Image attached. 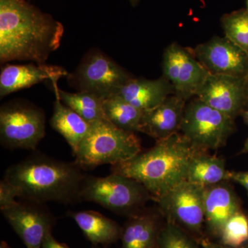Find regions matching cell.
I'll return each mask as SVG.
<instances>
[{
	"label": "cell",
	"instance_id": "19",
	"mask_svg": "<svg viewBox=\"0 0 248 248\" xmlns=\"http://www.w3.org/2000/svg\"><path fill=\"white\" fill-rule=\"evenodd\" d=\"M50 125L66 140L73 154L89 132L91 123L62 103L56 96Z\"/></svg>",
	"mask_w": 248,
	"mask_h": 248
},
{
	"label": "cell",
	"instance_id": "8",
	"mask_svg": "<svg viewBox=\"0 0 248 248\" xmlns=\"http://www.w3.org/2000/svg\"><path fill=\"white\" fill-rule=\"evenodd\" d=\"M133 76L97 49L90 50L78 68L68 76L70 84L79 92L95 94L101 99L115 94Z\"/></svg>",
	"mask_w": 248,
	"mask_h": 248
},
{
	"label": "cell",
	"instance_id": "14",
	"mask_svg": "<svg viewBox=\"0 0 248 248\" xmlns=\"http://www.w3.org/2000/svg\"><path fill=\"white\" fill-rule=\"evenodd\" d=\"M186 99L171 94L157 107L143 111L140 133L156 140L169 138L180 131L186 107Z\"/></svg>",
	"mask_w": 248,
	"mask_h": 248
},
{
	"label": "cell",
	"instance_id": "10",
	"mask_svg": "<svg viewBox=\"0 0 248 248\" xmlns=\"http://www.w3.org/2000/svg\"><path fill=\"white\" fill-rule=\"evenodd\" d=\"M163 77L172 85L174 94L187 99L197 95L209 72L188 48L172 43L163 55Z\"/></svg>",
	"mask_w": 248,
	"mask_h": 248
},
{
	"label": "cell",
	"instance_id": "32",
	"mask_svg": "<svg viewBox=\"0 0 248 248\" xmlns=\"http://www.w3.org/2000/svg\"><path fill=\"white\" fill-rule=\"evenodd\" d=\"M248 153V138L246 140V143H245L244 148H243L242 151H241V154H244V153Z\"/></svg>",
	"mask_w": 248,
	"mask_h": 248
},
{
	"label": "cell",
	"instance_id": "7",
	"mask_svg": "<svg viewBox=\"0 0 248 248\" xmlns=\"http://www.w3.org/2000/svg\"><path fill=\"white\" fill-rule=\"evenodd\" d=\"M43 110L22 102L8 103L0 108V140L10 149L35 150L45 138Z\"/></svg>",
	"mask_w": 248,
	"mask_h": 248
},
{
	"label": "cell",
	"instance_id": "11",
	"mask_svg": "<svg viewBox=\"0 0 248 248\" xmlns=\"http://www.w3.org/2000/svg\"><path fill=\"white\" fill-rule=\"evenodd\" d=\"M188 48L212 74L240 78L248 76V54L226 37H213L195 48Z\"/></svg>",
	"mask_w": 248,
	"mask_h": 248
},
{
	"label": "cell",
	"instance_id": "24",
	"mask_svg": "<svg viewBox=\"0 0 248 248\" xmlns=\"http://www.w3.org/2000/svg\"><path fill=\"white\" fill-rule=\"evenodd\" d=\"M221 23L225 37L248 54V10H239L225 15Z\"/></svg>",
	"mask_w": 248,
	"mask_h": 248
},
{
	"label": "cell",
	"instance_id": "35",
	"mask_svg": "<svg viewBox=\"0 0 248 248\" xmlns=\"http://www.w3.org/2000/svg\"><path fill=\"white\" fill-rule=\"evenodd\" d=\"M246 84H247L248 91V76L246 78Z\"/></svg>",
	"mask_w": 248,
	"mask_h": 248
},
{
	"label": "cell",
	"instance_id": "34",
	"mask_svg": "<svg viewBox=\"0 0 248 248\" xmlns=\"http://www.w3.org/2000/svg\"><path fill=\"white\" fill-rule=\"evenodd\" d=\"M130 1V4L133 5V6H136L138 4L139 0H129Z\"/></svg>",
	"mask_w": 248,
	"mask_h": 248
},
{
	"label": "cell",
	"instance_id": "25",
	"mask_svg": "<svg viewBox=\"0 0 248 248\" xmlns=\"http://www.w3.org/2000/svg\"><path fill=\"white\" fill-rule=\"evenodd\" d=\"M220 244L234 248L248 246V217L242 210L226 222L220 233Z\"/></svg>",
	"mask_w": 248,
	"mask_h": 248
},
{
	"label": "cell",
	"instance_id": "21",
	"mask_svg": "<svg viewBox=\"0 0 248 248\" xmlns=\"http://www.w3.org/2000/svg\"><path fill=\"white\" fill-rule=\"evenodd\" d=\"M228 173L223 158L202 151L191 161L187 182L208 187L228 181Z\"/></svg>",
	"mask_w": 248,
	"mask_h": 248
},
{
	"label": "cell",
	"instance_id": "22",
	"mask_svg": "<svg viewBox=\"0 0 248 248\" xmlns=\"http://www.w3.org/2000/svg\"><path fill=\"white\" fill-rule=\"evenodd\" d=\"M103 110L108 121L119 128L140 133L143 111L133 107L120 96L113 94L103 100Z\"/></svg>",
	"mask_w": 248,
	"mask_h": 248
},
{
	"label": "cell",
	"instance_id": "17",
	"mask_svg": "<svg viewBox=\"0 0 248 248\" xmlns=\"http://www.w3.org/2000/svg\"><path fill=\"white\" fill-rule=\"evenodd\" d=\"M115 94L143 112L157 107L169 96L174 94V91L170 83L163 76L153 80L133 77Z\"/></svg>",
	"mask_w": 248,
	"mask_h": 248
},
{
	"label": "cell",
	"instance_id": "15",
	"mask_svg": "<svg viewBox=\"0 0 248 248\" xmlns=\"http://www.w3.org/2000/svg\"><path fill=\"white\" fill-rule=\"evenodd\" d=\"M228 182L203 187L205 223L209 232L218 238L226 222L241 210L239 201Z\"/></svg>",
	"mask_w": 248,
	"mask_h": 248
},
{
	"label": "cell",
	"instance_id": "30",
	"mask_svg": "<svg viewBox=\"0 0 248 248\" xmlns=\"http://www.w3.org/2000/svg\"><path fill=\"white\" fill-rule=\"evenodd\" d=\"M202 248H234L228 247V246H224L221 244H216V243L207 242L203 245ZM240 248H248V246H245V247Z\"/></svg>",
	"mask_w": 248,
	"mask_h": 248
},
{
	"label": "cell",
	"instance_id": "36",
	"mask_svg": "<svg viewBox=\"0 0 248 248\" xmlns=\"http://www.w3.org/2000/svg\"><path fill=\"white\" fill-rule=\"evenodd\" d=\"M153 248H159V247H158L157 244H156V246H155Z\"/></svg>",
	"mask_w": 248,
	"mask_h": 248
},
{
	"label": "cell",
	"instance_id": "27",
	"mask_svg": "<svg viewBox=\"0 0 248 248\" xmlns=\"http://www.w3.org/2000/svg\"><path fill=\"white\" fill-rule=\"evenodd\" d=\"M17 197H20V192L17 187L3 179L0 182V210L11 208L18 203Z\"/></svg>",
	"mask_w": 248,
	"mask_h": 248
},
{
	"label": "cell",
	"instance_id": "20",
	"mask_svg": "<svg viewBox=\"0 0 248 248\" xmlns=\"http://www.w3.org/2000/svg\"><path fill=\"white\" fill-rule=\"evenodd\" d=\"M156 217L150 214L134 216L122 229V248H153L161 231Z\"/></svg>",
	"mask_w": 248,
	"mask_h": 248
},
{
	"label": "cell",
	"instance_id": "9",
	"mask_svg": "<svg viewBox=\"0 0 248 248\" xmlns=\"http://www.w3.org/2000/svg\"><path fill=\"white\" fill-rule=\"evenodd\" d=\"M204 187L189 182L179 184L158 199L168 222L184 231L200 234L205 223Z\"/></svg>",
	"mask_w": 248,
	"mask_h": 248
},
{
	"label": "cell",
	"instance_id": "2",
	"mask_svg": "<svg viewBox=\"0 0 248 248\" xmlns=\"http://www.w3.org/2000/svg\"><path fill=\"white\" fill-rule=\"evenodd\" d=\"M202 151L179 132L156 140L151 149L112 166L111 170L137 181L157 200L176 186L187 182L191 161Z\"/></svg>",
	"mask_w": 248,
	"mask_h": 248
},
{
	"label": "cell",
	"instance_id": "6",
	"mask_svg": "<svg viewBox=\"0 0 248 248\" xmlns=\"http://www.w3.org/2000/svg\"><path fill=\"white\" fill-rule=\"evenodd\" d=\"M234 129V120L196 97L186 105L179 132L196 148L208 152L224 146Z\"/></svg>",
	"mask_w": 248,
	"mask_h": 248
},
{
	"label": "cell",
	"instance_id": "31",
	"mask_svg": "<svg viewBox=\"0 0 248 248\" xmlns=\"http://www.w3.org/2000/svg\"><path fill=\"white\" fill-rule=\"evenodd\" d=\"M241 116H242L243 118H244V122H246V124L248 125V104L246 108H245V110L243 111Z\"/></svg>",
	"mask_w": 248,
	"mask_h": 248
},
{
	"label": "cell",
	"instance_id": "1",
	"mask_svg": "<svg viewBox=\"0 0 248 248\" xmlns=\"http://www.w3.org/2000/svg\"><path fill=\"white\" fill-rule=\"evenodd\" d=\"M64 33L62 23L27 0H0V62L44 64L58 50Z\"/></svg>",
	"mask_w": 248,
	"mask_h": 248
},
{
	"label": "cell",
	"instance_id": "29",
	"mask_svg": "<svg viewBox=\"0 0 248 248\" xmlns=\"http://www.w3.org/2000/svg\"><path fill=\"white\" fill-rule=\"evenodd\" d=\"M42 248H67L64 244L58 242L53 237L52 233H50L46 236L43 244H42Z\"/></svg>",
	"mask_w": 248,
	"mask_h": 248
},
{
	"label": "cell",
	"instance_id": "12",
	"mask_svg": "<svg viewBox=\"0 0 248 248\" xmlns=\"http://www.w3.org/2000/svg\"><path fill=\"white\" fill-rule=\"evenodd\" d=\"M196 97L235 120L248 104L246 78L209 73Z\"/></svg>",
	"mask_w": 248,
	"mask_h": 248
},
{
	"label": "cell",
	"instance_id": "16",
	"mask_svg": "<svg viewBox=\"0 0 248 248\" xmlns=\"http://www.w3.org/2000/svg\"><path fill=\"white\" fill-rule=\"evenodd\" d=\"M68 76L64 68L44 64L7 65L0 75V97L1 98L46 80L57 86V81Z\"/></svg>",
	"mask_w": 248,
	"mask_h": 248
},
{
	"label": "cell",
	"instance_id": "13",
	"mask_svg": "<svg viewBox=\"0 0 248 248\" xmlns=\"http://www.w3.org/2000/svg\"><path fill=\"white\" fill-rule=\"evenodd\" d=\"M29 202H18L1 213L27 248H42L46 236L51 233L55 220L40 203Z\"/></svg>",
	"mask_w": 248,
	"mask_h": 248
},
{
	"label": "cell",
	"instance_id": "5",
	"mask_svg": "<svg viewBox=\"0 0 248 248\" xmlns=\"http://www.w3.org/2000/svg\"><path fill=\"white\" fill-rule=\"evenodd\" d=\"M151 199L154 198L141 184L112 172L105 177H86L80 192V200L117 213L135 210Z\"/></svg>",
	"mask_w": 248,
	"mask_h": 248
},
{
	"label": "cell",
	"instance_id": "37",
	"mask_svg": "<svg viewBox=\"0 0 248 248\" xmlns=\"http://www.w3.org/2000/svg\"></svg>",
	"mask_w": 248,
	"mask_h": 248
},
{
	"label": "cell",
	"instance_id": "3",
	"mask_svg": "<svg viewBox=\"0 0 248 248\" xmlns=\"http://www.w3.org/2000/svg\"><path fill=\"white\" fill-rule=\"evenodd\" d=\"M76 163L35 155L10 166L4 179L16 186L20 198L35 202L68 203L80 200L86 176Z\"/></svg>",
	"mask_w": 248,
	"mask_h": 248
},
{
	"label": "cell",
	"instance_id": "23",
	"mask_svg": "<svg viewBox=\"0 0 248 248\" xmlns=\"http://www.w3.org/2000/svg\"><path fill=\"white\" fill-rule=\"evenodd\" d=\"M55 95L63 104L74 110L89 123L106 119L103 110V100L95 94L87 92L72 93L54 86Z\"/></svg>",
	"mask_w": 248,
	"mask_h": 248
},
{
	"label": "cell",
	"instance_id": "28",
	"mask_svg": "<svg viewBox=\"0 0 248 248\" xmlns=\"http://www.w3.org/2000/svg\"><path fill=\"white\" fill-rule=\"evenodd\" d=\"M228 182L232 181L243 186L248 192V171L244 172H230L228 173Z\"/></svg>",
	"mask_w": 248,
	"mask_h": 248
},
{
	"label": "cell",
	"instance_id": "33",
	"mask_svg": "<svg viewBox=\"0 0 248 248\" xmlns=\"http://www.w3.org/2000/svg\"><path fill=\"white\" fill-rule=\"evenodd\" d=\"M0 248H10L9 245L6 244L5 241H1V245H0Z\"/></svg>",
	"mask_w": 248,
	"mask_h": 248
},
{
	"label": "cell",
	"instance_id": "26",
	"mask_svg": "<svg viewBox=\"0 0 248 248\" xmlns=\"http://www.w3.org/2000/svg\"><path fill=\"white\" fill-rule=\"evenodd\" d=\"M157 246L159 248H202L186 231L171 222L161 228Z\"/></svg>",
	"mask_w": 248,
	"mask_h": 248
},
{
	"label": "cell",
	"instance_id": "4",
	"mask_svg": "<svg viewBox=\"0 0 248 248\" xmlns=\"http://www.w3.org/2000/svg\"><path fill=\"white\" fill-rule=\"evenodd\" d=\"M141 152L136 134L115 126L107 119L96 121L74 153L75 163L81 169L112 166L131 159Z\"/></svg>",
	"mask_w": 248,
	"mask_h": 248
},
{
	"label": "cell",
	"instance_id": "18",
	"mask_svg": "<svg viewBox=\"0 0 248 248\" xmlns=\"http://www.w3.org/2000/svg\"><path fill=\"white\" fill-rule=\"evenodd\" d=\"M71 216L93 244L110 245L121 239L122 228L102 214L88 210L71 213Z\"/></svg>",
	"mask_w": 248,
	"mask_h": 248
}]
</instances>
